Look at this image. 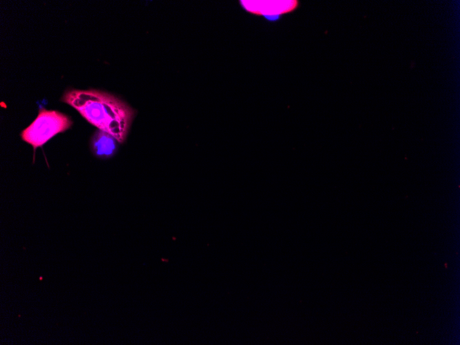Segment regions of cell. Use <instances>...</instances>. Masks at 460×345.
<instances>
[{
    "label": "cell",
    "instance_id": "1",
    "mask_svg": "<svg viewBox=\"0 0 460 345\" xmlns=\"http://www.w3.org/2000/svg\"><path fill=\"white\" fill-rule=\"evenodd\" d=\"M61 101L70 105L90 124L113 136L119 143L127 136L135 110L126 102L98 90L71 89Z\"/></svg>",
    "mask_w": 460,
    "mask_h": 345
},
{
    "label": "cell",
    "instance_id": "2",
    "mask_svg": "<svg viewBox=\"0 0 460 345\" xmlns=\"http://www.w3.org/2000/svg\"><path fill=\"white\" fill-rule=\"evenodd\" d=\"M72 125V121L67 115L42 108L35 120L21 132V137L36 149L57 134L70 129Z\"/></svg>",
    "mask_w": 460,
    "mask_h": 345
},
{
    "label": "cell",
    "instance_id": "3",
    "mask_svg": "<svg viewBox=\"0 0 460 345\" xmlns=\"http://www.w3.org/2000/svg\"><path fill=\"white\" fill-rule=\"evenodd\" d=\"M117 143L118 142L113 136L98 129L91 138V150L98 158H109L116 154Z\"/></svg>",
    "mask_w": 460,
    "mask_h": 345
}]
</instances>
